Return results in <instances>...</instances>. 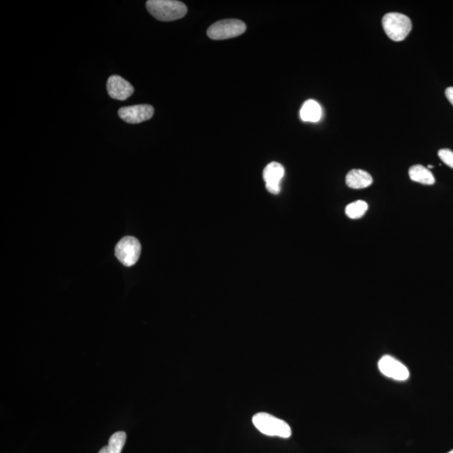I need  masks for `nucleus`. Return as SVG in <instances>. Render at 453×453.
Instances as JSON below:
<instances>
[{
    "label": "nucleus",
    "instance_id": "1",
    "mask_svg": "<svg viewBox=\"0 0 453 453\" xmlns=\"http://www.w3.org/2000/svg\"><path fill=\"white\" fill-rule=\"evenodd\" d=\"M146 8L156 20L166 22L179 20L188 13L185 4L175 0H149Z\"/></svg>",
    "mask_w": 453,
    "mask_h": 453
},
{
    "label": "nucleus",
    "instance_id": "2",
    "mask_svg": "<svg viewBox=\"0 0 453 453\" xmlns=\"http://www.w3.org/2000/svg\"><path fill=\"white\" fill-rule=\"evenodd\" d=\"M252 422L258 431L266 436L283 438H289L292 436V429L287 423L268 413L255 414Z\"/></svg>",
    "mask_w": 453,
    "mask_h": 453
},
{
    "label": "nucleus",
    "instance_id": "3",
    "mask_svg": "<svg viewBox=\"0 0 453 453\" xmlns=\"http://www.w3.org/2000/svg\"><path fill=\"white\" fill-rule=\"evenodd\" d=\"M382 25L386 35L394 41L404 40L412 29L411 19L400 13L386 14Z\"/></svg>",
    "mask_w": 453,
    "mask_h": 453
},
{
    "label": "nucleus",
    "instance_id": "4",
    "mask_svg": "<svg viewBox=\"0 0 453 453\" xmlns=\"http://www.w3.org/2000/svg\"><path fill=\"white\" fill-rule=\"evenodd\" d=\"M246 25L244 22L235 19L223 20L213 24L208 28V36L213 40L220 41L231 39L240 36L246 31Z\"/></svg>",
    "mask_w": 453,
    "mask_h": 453
},
{
    "label": "nucleus",
    "instance_id": "5",
    "mask_svg": "<svg viewBox=\"0 0 453 453\" xmlns=\"http://www.w3.org/2000/svg\"><path fill=\"white\" fill-rule=\"evenodd\" d=\"M141 253L140 242L133 237L122 238L116 248V255L118 260L126 266L136 265L140 258Z\"/></svg>",
    "mask_w": 453,
    "mask_h": 453
},
{
    "label": "nucleus",
    "instance_id": "6",
    "mask_svg": "<svg viewBox=\"0 0 453 453\" xmlns=\"http://www.w3.org/2000/svg\"><path fill=\"white\" fill-rule=\"evenodd\" d=\"M155 109L149 104H138L133 106L123 107L119 109L118 116L123 121L131 123V125H137L149 121L153 117Z\"/></svg>",
    "mask_w": 453,
    "mask_h": 453
},
{
    "label": "nucleus",
    "instance_id": "7",
    "mask_svg": "<svg viewBox=\"0 0 453 453\" xmlns=\"http://www.w3.org/2000/svg\"><path fill=\"white\" fill-rule=\"evenodd\" d=\"M379 369L384 375L389 378L404 381L407 380L409 377V372L407 367L404 365L395 357L390 355H385L379 361Z\"/></svg>",
    "mask_w": 453,
    "mask_h": 453
},
{
    "label": "nucleus",
    "instance_id": "8",
    "mask_svg": "<svg viewBox=\"0 0 453 453\" xmlns=\"http://www.w3.org/2000/svg\"><path fill=\"white\" fill-rule=\"evenodd\" d=\"M285 175V168L278 162H271L265 166L263 171V178L265 181V188L272 194H279L280 192V183Z\"/></svg>",
    "mask_w": 453,
    "mask_h": 453
},
{
    "label": "nucleus",
    "instance_id": "9",
    "mask_svg": "<svg viewBox=\"0 0 453 453\" xmlns=\"http://www.w3.org/2000/svg\"><path fill=\"white\" fill-rule=\"evenodd\" d=\"M107 90L109 96L121 101L131 97L135 91L131 83L116 75L111 76L108 79Z\"/></svg>",
    "mask_w": 453,
    "mask_h": 453
},
{
    "label": "nucleus",
    "instance_id": "10",
    "mask_svg": "<svg viewBox=\"0 0 453 453\" xmlns=\"http://www.w3.org/2000/svg\"><path fill=\"white\" fill-rule=\"evenodd\" d=\"M373 183L370 174L362 170H352L346 176L347 187L352 189H362L370 187Z\"/></svg>",
    "mask_w": 453,
    "mask_h": 453
},
{
    "label": "nucleus",
    "instance_id": "11",
    "mask_svg": "<svg viewBox=\"0 0 453 453\" xmlns=\"http://www.w3.org/2000/svg\"><path fill=\"white\" fill-rule=\"evenodd\" d=\"M322 107L317 101L309 99L305 102L300 108V116L304 122L317 123L322 118Z\"/></svg>",
    "mask_w": 453,
    "mask_h": 453
},
{
    "label": "nucleus",
    "instance_id": "12",
    "mask_svg": "<svg viewBox=\"0 0 453 453\" xmlns=\"http://www.w3.org/2000/svg\"><path fill=\"white\" fill-rule=\"evenodd\" d=\"M409 175L413 181L424 185H433L436 181L432 171L422 165L412 166Z\"/></svg>",
    "mask_w": 453,
    "mask_h": 453
},
{
    "label": "nucleus",
    "instance_id": "13",
    "mask_svg": "<svg viewBox=\"0 0 453 453\" xmlns=\"http://www.w3.org/2000/svg\"><path fill=\"white\" fill-rule=\"evenodd\" d=\"M126 442V433L118 432L109 438L108 445L102 448L98 453H121Z\"/></svg>",
    "mask_w": 453,
    "mask_h": 453
},
{
    "label": "nucleus",
    "instance_id": "14",
    "mask_svg": "<svg viewBox=\"0 0 453 453\" xmlns=\"http://www.w3.org/2000/svg\"><path fill=\"white\" fill-rule=\"evenodd\" d=\"M368 208V203L359 200V201L347 205L345 209L346 215L351 219L360 218L365 215Z\"/></svg>",
    "mask_w": 453,
    "mask_h": 453
},
{
    "label": "nucleus",
    "instance_id": "15",
    "mask_svg": "<svg viewBox=\"0 0 453 453\" xmlns=\"http://www.w3.org/2000/svg\"><path fill=\"white\" fill-rule=\"evenodd\" d=\"M438 156L449 168L453 169V152L449 149H442L438 151Z\"/></svg>",
    "mask_w": 453,
    "mask_h": 453
},
{
    "label": "nucleus",
    "instance_id": "16",
    "mask_svg": "<svg viewBox=\"0 0 453 453\" xmlns=\"http://www.w3.org/2000/svg\"><path fill=\"white\" fill-rule=\"evenodd\" d=\"M446 97L453 105V87L447 88L445 91Z\"/></svg>",
    "mask_w": 453,
    "mask_h": 453
},
{
    "label": "nucleus",
    "instance_id": "17",
    "mask_svg": "<svg viewBox=\"0 0 453 453\" xmlns=\"http://www.w3.org/2000/svg\"><path fill=\"white\" fill-rule=\"evenodd\" d=\"M432 168H433V166L431 165H429L427 169H432Z\"/></svg>",
    "mask_w": 453,
    "mask_h": 453
},
{
    "label": "nucleus",
    "instance_id": "18",
    "mask_svg": "<svg viewBox=\"0 0 453 453\" xmlns=\"http://www.w3.org/2000/svg\"><path fill=\"white\" fill-rule=\"evenodd\" d=\"M448 453H453V449L452 451H450L449 452H448Z\"/></svg>",
    "mask_w": 453,
    "mask_h": 453
}]
</instances>
